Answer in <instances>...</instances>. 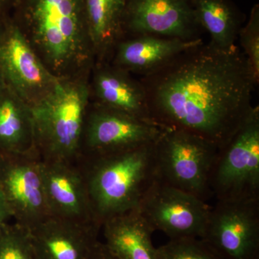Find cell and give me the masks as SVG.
Wrapping results in <instances>:
<instances>
[{
    "mask_svg": "<svg viewBox=\"0 0 259 259\" xmlns=\"http://www.w3.org/2000/svg\"><path fill=\"white\" fill-rule=\"evenodd\" d=\"M156 125L186 131L221 148L253 105L258 82L243 51L204 42L141 77Z\"/></svg>",
    "mask_w": 259,
    "mask_h": 259,
    "instance_id": "6da1fadb",
    "label": "cell"
},
{
    "mask_svg": "<svg viewBox=\"0 0 259 259\" xmlns=\"http://www.w3.org/2000/svg\"><path fill=\"white\" fill-rule=\"evenodd\" d=\"M11 18L51 72L90 74L95 57L84 0H15Z\"/></svg>",
    "mask_w": 259,
    "mask_h": 259,
    "instance_id": "7a4b0ae2",
    "label": "cell"
},
{
    "mask_svg": "<svg viewBox=\"0 0 259 259\" xmlns=\"http://www.w3.org/2000/svg\"><path fill=\"white\" fill-rule=\"evenodd\" d=\"M154 143L80 160L95 221L138 208L156 177Z\"/></svg>",
    "mask_w": 259,
    "mask_h": 259,
    "instance_id": "3957f363",
    "label": "cell"
},
{
    "mask_svg": "<svg viewBox=\"0 0 259 259\" xmlns=\"http://www.w3.org/2000/svg\"><path fill=\"white\" fill-rule=\"evenodd\" d=\"M90 74L60 78L31 107L35 144L44 161L79 162L91 104Z\"/></svg>",
    "mask_w": 259,
    "mask_h": 259,
    "instance_id": "277c9868",
    "label": "cell"
},
{
    "mask_svg": "<svg viewBox=\"0 0 259 259\" xmlns=\"http://www.w3.org/2000/svg\"><path fill=\"white\" fill-rule=\"evenodd\" d=\"M218 151L196 135L166 129L154 144L157 180L207 202L213 197L209 182Z\"/></svg>",
    "mask_w": 259,
    "mask_h": 259,
    "instance_id": "5b68a950",
    "label": "cell"
},
{
    "mask_svg": "<svg viewBox=\"0 0 259 259\" xmlns=\"http://www.w3.org/2000/svg\"><path fill=\"white\" fill-rule=\"evenodd\" d=\"M209 185L216 200L259 199L258 105L220 148Z\"/></svg>",
    "mask_w": 259,
    "mask_h": 259,
    "instance_id": "8992f818",
    "label": "cell"
},
{
    "mask_svg": "<svg viewBox=\"0 0 259 259\" xmlns=\"http://www.w3.org/2000/svg\"><path fill=\"white\" fill-rule=\"evenodd\" d=\"M0 75L5 84L30 107L47 96L60 79L49 71L10 15L3 19Z\"/></svg>",
    "mask_w": 259,
    "mask_h": 259,
    "instance_id": "52a82bcc",
    "label": "cell"
},
{
    "mask_svg": "<svg viewBox=\"0 0 259 259\" xmlns=\"http://www.w3.org/2000/svg\"><path fill=\"white\" fill-rule=\"evenodd\" d=\"M201 239L224 259H259V199L216 200Z\"/></svg>",
    "mask_w": 259,
    "mask_h": 259,
    "instance_id": "ba28073f",
    "label": "cell"
},
{
    "mask_svg": "<svg viewBox=\"0 0 259 259\" xmlns=\"http://www.w3.org/2000/svg\"><path fill=\"white\" fill-rule=\"evenodd\" d=\"M211 206L156 179L140 202L139 209L153 231L175 238H202Z\"/></svg>",
    "mask_w": 259,
    "mask_h": 259,
    "instance_id": "9c48e42d",
    "label": "cell"
},
{
    "mask_svg": "<svg viewBox=\"0 0 259 259\" xmlns=\"http://www.w3.org/2000/svg\"><path fill=\"white\" fill-rule=\"evenodd\" d=\"M37 152L0 151V192L11 209L15 223L30 230L50 217Z\"/></svg>",
    "mask_w": 259,
    "mask_h": 259,
    "instance_id": "30bf717a",
    "label": "cell"
},
{
    "mask_svg": "<svg viewBox=\"0 0 259 259\" xmlns=\"http://www.w3.org/2000/svg\"><path fill=\"white\" fill-rule=\"evenodd\" d=\"M165 130L154 122L91 102L83 131L81 159L152 144Z\"/></svg>",
    "mask_w": 259,
    "mask_h": 259,
    "instance_id": "8fae6325",
    "label": "cell"
},
{
    "mask_svg": "<svg viewBox=\"0 0 259 259\" xmlns=\"http://www.w3.org/2000/svg\"><path fill=\"white\" fill-rule=\"evenodd\" d=\"M123 37L156 35L185 40L202 38L192 0H125Z\"/></svg>",
    "mask_w": 259,
    "mask_h": 259,
    "instance_id": "7c38bea8",
    "label": "cell"
},
{
    "mask_svg": "<svg viewBox=\"0 0 259 259\" xmlns=\"http://www.w3.org/2000/svg\"><path fill=\"white\" fill-rule=\"evenodd\" d=\"M40 172L51 217L101 227L94 217L79 162L41 160Z\"/></svg>",
    "mask_w": 259,
    "mask_h": 259,
    "instance_id": "4fadbf2b",
    "label": "cell"
},
{
    "mask_svg": "<svg viewBox=\"0 0 259 259\" xmlns=\"http://www.w3.org/2000/svg\"><path fill=\"white\" fill-rule=\"evenodd\" d=\"M101 227L55 217L28 230L37 259H89Z\"/></svg>",
    "mask_w": 259,
    "mask_h": 259,
    "instance_id": "5bb4252c",
    "label": "cell"
},
{
    "mask_svg": "<svg viewBox=\"0 0 259 259\" xmlns=\"http://www.w3.org/2000/svg\"><path fill=\"white\" fill-rule=\"evenodd\" d=\"M89 83L93 103L153 122L144 85L128 71L110 62L95 63Z\"/></svg>",
    "mask_w": 259,
    "mask_h": 259,
    "instance_id": "9a60e30c",
    "label": "cell"
},
{
    "mask_svg": "<svg viewBox=\"0 0 259 259\" xmlns=\"http://www.w3.org/2000/svg\"><path fill=\"white\" fill-rule=\"evenodd\" d=\"M196 40L139 35L121 39L114 49L109 62L141 77L157 71L179 54L203 42Z\"/></svg>",
    "mask_w": 259,
    "mask_h": 259,
    "instance_id": "2e32d148",
    "label": "cell"
},
{
    "mask_svg": "<svg viewBox=\"0 0 259 259\" xmlns=\"http://www.w3.org/2000/svg\"><path fill=\"white\" fill-rule=\"evenodd\" d=\"M103 243L120 259H155L153 233L139 209L108 218L102 225Z\"/></svg>",
    "mask_w": 259,
    "mask_h": 259,
    "instance_id": "e0dca14e",
    "label": "cell"
},
{
    "mask_svg": "<svg viewBox=\"0 0 259 259\" xmlns=\"http://www.w3.org/2000/svg\"><path fill=\"white\" fill-rule=\"evenodd\" d=\"M0 151L37 152L31 107L4 82L0 86Z\"/></svg>",
    "mask_w": 259,
    "mask_h": 259,
    "instance_id": "ac0fdd59",
    "label": "cell"
},
{
    "mask_svg": "<svg viewBox=\"0 0 259 259\" xmlns=\"http://www.w3.org/2000/svg\"><path fill=\"white\" fill-rule=\"evenodd\" d=\"M85 13L95 63L109 62L123 38L125 0H84Z\"/></svg>",
    "mask_w": 259,
    "mask_h": 259,
    "instance_id": "d6986e66",
    "label": "cell"
},
{
    "mask_svg": "<svg viewBox=\"0 0 259 259\" xmlns=\"http://www.w3.org/2000/svg\"><path fill=\"white\" fill-rule=\"evenodd\" d=\"M194 15L209 42L221 49L234 47L245 16L232 0H192Z\"/></svg>",
    "mask_w": 259,
    "mask_h": 259,
    "instance_id": "ffe728a7",
    "label": "cell"
},
{
    "mask_svg": "<svg viewBox=\"0 0 259 259\" xmlns=\"http://www.w3.org/2000/svg\"><path fill=\"white\" fill-rule=\"evenodd\" d=\"M155 259H224L203 240L194 237L170 239L155 248Z\"/></svg>",
    "mask_w": 259,
    "mask_h": 259,
    "instance_id": "44dd1931",
    "label": "cell"
},
{
    "mask_svg": "<svg viewBox=\"0 0 259 259\" xmlns=\"http://www.w3.org/2000/svg\"><path fill=\"white\" fill-rule=\"evenodd\" d=\"M0 259H37L28 230L15 222L0 228Z\"/></svg>",
    "mask_w": 259,
    "mask_h": 259,
    "instance_id": "7402d4cb",
    "label": "cell"
},
{
    "mask_svg": "<svg viewBox=\"0 0 259 259\" xmlns=\"http://www.w3.org/2000/svg\"><path fill=\"white\" fill-rule=\"evenodd\" d=\"M242 51L246 57L255 79L259 83V5L250 10L249 18L242 27L238 37Z\"/></svg>",
    "mask_w": 259,
    "mask_h": 259,
    "instance_id": "603a6c76",
    "label": "cell"
},
{
    "mask_svg": "<svg viewBox=\"0 0 259 259\" xmlns=\"http://www.w3.org/2000/svg\"><path fill=\"white\" fill-rule=\"evenodd\" d=\"M89 259H120L109 250L103 242L99 241Z\"/></svg>",
    "mask_w": 259,
    "mask_h": 259,
    "instance_id": "cb8c5ba5",
    "label": "cell"
},
{
    "mask_svg": "<svg viewBox=\"0 0 259 259\" xmlns=\"http://www.w3.org/2000/svg\"><path fill=\"white\" fill-rule=\"evenodd\" d=\"M12 218H13V214H12L11 209L3 193L0 192V228L9 223L10 220Z\"/></svg>",
    "mask_w": 259,
    "mask_h": 259,
    "instance_id": "d4e9b609",
    "label": "cell"
},
{
    "mask_svg": "<svg viewBox=\"0 0 259 259\" xmlns=\"http://www.w3.org/2000/svg\"><path fill=\"white\" fill-rule=\"evenodd\" d=\"M15 2V0H0V19L3 20L9 15Z\"/></svg>",
    "mask_w": 259,
    "mask_h": 259,
    "instance_id": "484cf974",
    "label": "cell"
},
{
    "mask_svg": "<svg viewBox=\"0 0 259 259\" xmlns=\"http://www.w3.org/2000/svg\"><path fill=\"white\" fill-rule=\"evenodd\" d=\"M3 32V19H0V39H1L2 35Z\"/></svg>",
    "mask_w": 259,
    "mask_h": 259,
    "instance_id": "4316f807",
    "label": "cell"
},
{
    "mask_svg": "<svg viewBox=\"0 0 259 259\" xmlns=\"http://www.w3.org/2000/svg\"><path fill=\"white\" fill-rule=\"evenodd\" d=\"M3 79H2L1 75H0V86H1L2 84H3Z\"/></svg>",
    "mask_w": 259,
    "mask_h": 259,
    "instance_id": "83f0119b",
    "label": "cell"
}]
</instances>
